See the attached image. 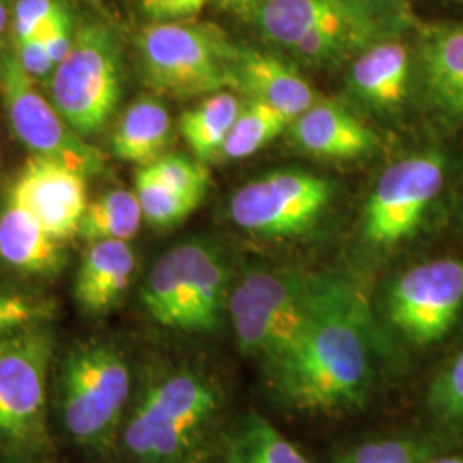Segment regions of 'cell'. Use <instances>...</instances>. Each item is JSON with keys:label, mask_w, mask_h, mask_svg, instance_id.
Masks as SVG:
<instances>
[{"label": "cell", "mask_w": 463, "mask_h": 463, "mask_svg": "<svg viewBox=\"0 0 463 463\" xmlns=\"http://www.w3.org/2000/svg\"><path fill=\"white\" fill-rule=\"evenodd\" d=\"M268 371L279 400L298 412L331 414L364 402L373 374L364 304L348 283L315 279L307 328Z\"/></svg>", "instance_id": "obj_1"}, {"label": "cell", "mask_w": 463, "mask_h": 463, "mask_svg": "<svg viewBox=\"0 0 463 463\" xmlns=\"http://www.w3.org/2000/svg\"><path fill=\"white\" fill-rule=\"evenodd\" d=\"M220 411L222 392L204 371L166 369L131 402L117 447L134 463H191Z\"/></svg>", "instance_id": "obj_2"}, {"label": "cell", "mask_w": 463, "mask_h": 463, "mask_svg": "<svg viewBox=\"0 0 463 463\" xmlns=\"http://www.w3.org/2000/svg\"><path fill=\"white\" fill-rule=\"evenodd\" d=\"M57 414L69 439L93 453L117 447L133 398V374L124 352L90 338L64 352L57 371Z\"/></svg>", "instance_id": "obj_3"}, {"label": "cell", "mask_w": 463, "mask_h": 463, "mask_svg": "<svg viewBox=\"0 0 463 463\" xmlns=\"http://www.w3.org/2000/svg\"><path fill=\"white\" fill-rule=\"evenodd\" d=\"M52 323L0 338V457L34 462L52 453L50 373L55 355Z\"/></svg>", "instance_id": "obj_4"}, {"label": "cell", "mask_w": 463, "mask_h": 463, "mask_svg": "<svg viewBox=\"0 0 463 463\" xmlns=\"http://www.w3.org/2000/svg\"><path fill=\"white\" fill-rule=\"evenodd\" d=\"M231 269L213 242L189 239L168 249L141 287V304L166 330L210 333L229 304Z\"/></svg>", "instance_id": "obj_5"}, {"label": "cell", "mask_w": 463, "mask_h": 463, "mask_svg": "<svg viewBox=\"0 0 463 463\" xmlns=\"http://www.w3.org/2000/svg\"><path fill=\"white\" fill-rule=\"evenodd\" d=\"M143 80L175 99L237 90L239 49L210 24L156 21L137 40Z\"/></svg>", "instance_id": "obj_6"}, {"label": "cell", "mask_w": 463, "mask_h": 463, "mask_svg": "<svg viewBox=\"0 0 463 463\" xmlns=\"http://www.w3.org/2000/svg\"><path fill=\"white\" fill-rule=\"evenodd\" d=\"M315 279L292 271L250 269L229 296L227 311L242 354L275 364L309 325Z\"/></svg>", "instance_id": "obj_7"}, {"label": "cell", "mask_w": 463, "mask_h": 463, "mask_svg": "<svg viewBox=\"0 0 463 463\" xmlns=\"http://www.w3.org/2000/svg\"><path fill=\"white\" fill-rule=\"evenodd\" d=\"M50 101L74 133H101L122 95V45L116 30L99 19L76 26L72 49L50 80Z\"/></svg>", "instance_id": "obj_8"}, {"label": "cell", "mask_w": 463, "mask_h": 463, "mask_svg": "<svg viewBox=\"0 0 463 463\" xmlns=\"http://www.w3.org/2000/svg\"><path fill=\"white\" fill-rule=\"evenodd\" d=\"M0 95L17 139L36 156L61 162L88 175L105 168V155L91 146L45 99L23 69L16 52L0 55Z\"/></svg>", "instance_id": "obj_9"}, {"label": "cell", "mask_w": 463, "mask_h": 463, "mask_svg": "<svg viewBox=\"0 0 463 463\" xmlns=\"http://www.w3.org/2000/svg\"><path fill=\"white\" fill-rule=\"evenodd\" d=\"M328 181L307 172H273L241 187L231 199V218L244 231L290 237L307 231L330 203Z\"/></svg>", "instance_id": "obj_10"}, {"label": "cell", "mask_w": 463, "mask_h": 463, "mask_svg": "<svg viewBox=\"0 0 463 463\" xmlns=\"http://www.w3.org/2000/svg\"><path fill=\"white\" fill-rule=\"evenodd\" d=\"M462 309L460 260H436L414 266L393 283L388 296L392 323L417 345L443 340Z\"/></svg>", "instance_id": "obj_11"}, {"label": "cell", "mask_w": 463, "mask_h": 463, "mask_svg": "<svg viewBox=\"0 0 463 463\" xmlns=\"http://www.w3.org/2000/svg\"><path fill=\"white\" fill-rule=\"evenodd\" d=\"M445 183V162L438 153H424L388 166L367 201L365 239L393 246L419 227Z\"/></svg>", "instance_id": "obj_12"}, {"label": "cell", "mask_w": 463, "mask_h": 463, "mask_svg": "<svg viewBox=\"0 0 463 463\" xmlns=\"http://www.w3.org/2000/svg\"><path fill=\"white\" fill-rule=\"evenodd\" d=\"M384 19L357 0H258L254 23L266 40L283 49L315 33H344L365 47L381 42Z\"/></svg>", "instance_id": "obj_13"}, {"label": "cell", "mask_w": 463, "mask_h": 463, "mask_svg": "<svg viewBox=\"0 0 463 463\" xmlns=\"http://www.w3.org/2000/svg\"><path fill=\"white\" fill-rule=\"evenodd\" d=\"M7 196L33 213L61 242L78 237L88 206L86 175L45 156L32 155L11 184Z\"/></svg>", "instance_id": "obj_14"}, {"label": "cell", "mask_w": 463, "mask_h": 463, "mask_svg": "<svg viewBox=\"0 0 463 463\" xmlns=\"http://www.w3.org/2000/svg\"><path fill=\"white\" fill-rule=\"evenodd\" d=\"M64 242L52 237L21 203L5 196L0 210V265L19 277L57 279L67 265Z\"/></svg>", "instance_id": "obj_15"}, {"label": "cell", "mask_w": 463, "mask_h": 463, "mask_svg": "<svg viewBox=\"0 0 463 463\" xmlns=\"http://www.w3.org/2000/svg\"><path fill=\"white\" fill-rule=\"evenodd\" d=\"M136 273V254L126 241L90 242L74 279V300L86 315H109L126 296Z\"/></svg>", "instance_id": "obj_16"}, {"label": "cell", "mask_w": 463, "mask_h": 463, "mask_svg": "<svg viewBox=\"0 0 463 463\" xmlns=\"http://www.w3.org/2000/svg\"><path fill=\"white\" fill-rule=\"evenodd\" d=\"M290 131L298 148L330 160L357 158L378 145L363 120L331 101H316L292 120Z\"/></svg>", "instance_id": "obj_17"}, {"label": "cell", "mask_w": 463, "mask_h": 463, "mask_svg": "<svg viewBox=\"0 0 463 463\" xmlns=\"http://www.w3.org/2000/svg\"><path fill=\"white\" fill-rule=\"evenodd\" d=\"M237 90L279 109L292 120L306 112L317 99L298 71L279 57L254 49H239Z\"/></svg>", "instance_id": "obj_18"}, {"label": "cell", "mask_w": 463, "mask_h": 463, "mask_svg": "<svg viewBox=\"0 0 463 463\" xmlns=\"http://www.w3.org/2000/svg\"><path fill=\"white\" fill-rule=\"evenodd\" d=\"M411 59L405 45L381 40L363 50L350 71V83L361 99L381 109L400 105L409 88Z\"/></svg>", "instance_id": "obj_19"}, {"label": "cell", "mask_w": 463, "mask_h": 463, "mask_svg": "<svg viewBox=\"0 0 463 463\" xmlns=\"http://www.w3.org/2000/svg\"><path fill=\"white\" fill-rule=\"evenodd\" d=\"M420 66L434 101L463 116V24L438 26L424 34Z\"/></svg>", "instance_id": "obj_20"}, {"label": "cell", "mask_w": 463, "mask_h": 463, "mask_svg": "<svg viewBox=\"0 0 463 463\" xmlns=\"http://www.w3.org/2000/svg\"><path fill=\"white\" fill-rule=\"evenodd\" d=\"M172 137V120L158 99H141L118 118L112 134V151L118 160L146 166L164 156Z\"/></svg>", "instance_id": "obj_21"}, {"label": "cell", "mask_w": 463, "mask_h": 463, "mask_svg": "<svg viewBox=\"0 0 463 463\" xmlns=\"http://www.w3.org/2000/svg\"><path fill=\"white\" fill-rule=\"evenodd\" d=\"M241 110L242 103L233 93L218 91L184 112L179 128L199 162L218 158Z\"/></svg>", "instance_id": "obj_22"}, {"label": "cell", "mask_w": 463, "mask_h": 463, "mask_svg": "<svg viewBox=\"0 0 463 463\" xmlns=\"http://www.w3.org/2000/svg\"><path fill=\"white\" fill-rule=\"evenodd\" d=\"M143 212L136 193L116 189L88 203L78 237L90 242L126 241L129 242L139 232Z\"/></svg>", "instance_id": "obj_23"}, {"label": "cell", "mask_w": 463, "mask_h": 463, "mask_svg": "<svg viewBox=\"0 0 463 463\" xmlns=\"http://www.w3.org/2000/svg\"><path fill=\"white\" fill-rule=\"evenodd\" d=\"M225 463H309L266 417L249 414L232 436Z\"/></svg>", "instance_id": "obj_24"}, {"label": "cell", "mask_w": 463, "mask_h": 463, "mask_svg": "<svg viewBox=\"0 0 463 463\" xmlns=\"http://www.w3.org/2000/svg\"><path fill=\"white\" fill-rule=\"evenodd\" d=\"M292 124V118L279 109L250 99L248 107H242L231 134L220 151L218 158L242 160L273 141Z\"/></svg>", "instance_id": "obj_25"}, {"label": "cell", "mask_w": 463, "mask_h": 463, "mask_svg": "<svg viewBox=\"0 0 463 463\" xmlns=\"http://www.w3.org/2000/svg\"><path fill=\"white\" fill-rule=\"evenodd\" d=\"M55 316L57 302L49 294L33 287L0 281V338L52 323Z\"/></svg>", "instance_id": "obj_26"}, {"label": "cell", "mask_w": 463, "mask_h": 463, "mask_svg": "<svg viewBox=\"0 0 463 463\" xmlns=\"http://www.w3.org/2000/svg\"><path fill=\"white\" fill-rule=\"evenodd\" d=\"M136 196L139 199L143 218L153 227L168 229L181 223L198 208L199 199L185 196L148 175L143 168L136 174Z\"/></svg>", "instance_id": "obj_27"}, {"label": "cell", "mask_w": 463, "mask_h": 463, "mask_svg": "<svg viewBox=\"0 0 463 463\" xmlns=\"http://www.w3.org/2000/svg\"><path fill=\"white\" fill-rule=\"evenodd\" d=\"M141 168L158 183L199 201L204 198L210 185V174L203 162L193 160L181 153L164 155L153 164Z\"/></svg>", "instance_id": "obj_28"}, {"label": "cell", "mask_w": 463, "mask_h": 463, "mask_svg": "<svg viewBox=\"0 0 463 463\" xmlns=\"http://www.w3.org/2000/svg\"><path fill=\"white\" fill-rule=\"evenodd\" d=\"M430 407L443 420L463 422V347L432 383Z\"/></svg>", "instance_id": "obj_29"}, {"label": "cell", "mask_w": 463, "mask_h": 463, "mask_svg": "<svg viewBox=\"0 0 463 463\" xmlns=\"http://www.w3.org/2000/svg\"><path fill=\"white\" fill-rule=\"evenodd\" d=\"M71 7L67 0H16L13 7L14 42L42 38L50 23Z\"/></svg>", "instance_id": "obj_30"}, {"label": "cell", "mask_w": 463, "mask_h": 463, "mask_svg": "<svg viewBox=\"0 0 463 463\" xmlns=\"http://www.w3.org/2000/svg\"><path fill=\"white\" fill-rule=\"evenodd\" d=\"M338 463H417L415 448L403 439H376L350 448Z\"/></svg>", "instance_id": "obj_31"}, {"label": "cell", "mask_w": 463, "mask_h": 463, "mask_svg": "<svg viewBox=\"0 0 463 463\" xmlns=\"http://www.w3.org/2000/svg\"><path fill=\"white\" fill-rule=\"evenodd\" d=\"M14 52L21 66L32 76L34 83L49 86L57 66L52 61L45 43L38 38L17 40L14 42Z\"/></svg>", "instance_id": "obj_32"}, {"label": "cell", "mask_w": 463, "mask_h": 463, "mask_svg": "<svg viewBox=\"0 0 463 463\" xmlns=\"http://www.w3.org/2000/svg\"><path fill=\"white\" fill-rule=\"evenodd\" d=\"M74 34H76V21H74L72 7H69L61 16L55 17L50 23L47 32L40 38L49 50L50 57L55 62V66H59L72 49Z\"/></svg>", "instance_id": "obj_33"}, {"label": "cell", "mask_w": 463, "mask_h": 463, "mask_svg": "<svg viewBox=\"0 0 463 463\" xmlns=\"http://www.w3.org/2000/svg\"><path fill=\"white\" fill-rule=\"evenodd\" d=\"M206 0H141L143 11L155 21H183L196 16Z\"/></svg>", "instance_id": "obj_34"}, {"label": "cell", "mask_w": 463, "mask_h": 463, "mask_svg": "<svg viewBox=\"0 0 463 463\" xmlns=\"http://www.w3.org/2000/svg\"><path fill=\"white\" fill-rule=\"evenodd\" d=\"M361 5H364L365 9H369L371 13H374L376 16H380L381 19H384L386 14V9L392 11V9H398L397 4H400V0H357Z\"/></svg>", "instance_id": "obj_35"}, {"label": "cell", "mask_w": 463, "mask_h": 463, "mask_svg": "<svg viewBox=\"0 0 463 463\" xmlns=\"http://www.w3.org/2000/svg\"><path fill=\"white\" fill-rule=\"evenodd\" d=\"M11 0H0V36L5 32L11 19Z\"/></svg>", "instance_id": "obj_36"}, {"label": "cell", "mask_w": 463, "mask_h": 463, "mask_svg": "<svg viewBox=\"0 0 463 463\" xmlns=\"http://www.w3.org/2000/svg\"><path fill=\"white\" fill-rule=\"evenodd\" d=\"M225 5H232V7H246L250 4H256L258 0H222Z\"/></svg>", "instance_id": "obj_37"}, {"label": "cell", "mask_w": 463, "mask_h": 463, "mask_svg": "<svg viewBox=\"0 0 463 463\" xmlns=\"http://www.w3.org/2000/svg\"><path fill=\"white\" fill-rule=\"evenodd\" d=\"M430 463H463V457H441Z\"/></svg>", "instance_id": "obj_38"}, {"label": "cell", "mask_w": 463, "mask_h": 463, "mask_svg": "<svg viewBox=\"0 0 463 463\" xmlns=\"http://www.w3.org/2000/svg\"><path fill=\"white\" fill-rule=\"evenodd\" d=\"M4 463H33V462H28V460H4Z\"/></svg>", "instance_id": "obj_39"}, {"label": "cell", "mask_w": 463, "mask_h": 463, "mask_svg": "<svg viewBox=\"0 0 463 463\" xmlns=\"http://www.w3.org/2000/svg\"><path fill=\"white\" fill-rule=\"evenodd\" d=\"M460 2H463V0H460Z\"/></svg>", "instance_id": "obj_40"}]
</instances>
